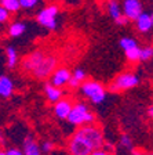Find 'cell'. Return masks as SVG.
Wrapping results in <instances>:
<instances>
[{
	"label": "cell",
	"instance_id": "cell-1",
	"mask_svg": "<svg viewBox=\"0 0 153 155\" xmlns=\"http://www.w3.org/2000/svg\"><path fill=\"white\" fill-rule=\"evenodd\" d=\"M105 143L104 133L101 127L93 125L80 126L75 130L68 141V151L69 155H90L94 150L102 148Z\"/></svg>",
	"mask_w": 153,
	"mask_h": 155
},
{
	"label": "cell",
	"instance_id": "cell-2",
	"mask_svg": "<svg viewBox=\"0 0 153 155\" xmlns=\"http://www.w3.org/2000/svg\"><path fill=\"white\" fill-rule=\"evenodd\" d=\"M21 65L25 72H28L36 79L43 81V79H48L58 67V57L48 50L37 48L35 51L29 53L22 60Z\"/></svg>",
	"mask_w": 153,
	"mask_h": 155
},
{
	"label": "cell",
	"instance_id": "cell-3",
	"mask_svg": "<svg viewBox=\"0 0 153 155\" xmlns=\"http://www.w3.org/2000/svg\"><path fill=\"white\" fill-rule=\"evenodd\" d=\"M66 120L70 126L80 127V126H84V125L95 123L97 116L93 112V110L84 101H76V103H73V107H72Z\"/></svg>",
	"mask_w": 153,
	"mask_h": 155
},
{
	"label": "cell",
	"instance_id": "cell-4",
	"mask_svg": "<svg viewBox=\"0 0 153 155\" xmlns=\"http://www.w3.org/2000/svg\"><path fill=\"white\" fill-rule=\"evenodd\" d=\"M79 91L87 101H90L91 104H95V105H101L108 96V89L101 82L91 81V79H86L80 84Z\"/></svg>",
	"mask_w": 153,
	"mask_h": 155
},
{
	"label": "cell",
	"instance_id": "cell-5",
	"mask_svg": "<svg viewBox=\"0 0 153 155\" xmlns=\"http://www.w3.org/2000/svg\"><path fill=\"white\" fill-rule=\"evenodd\" d=\"M141 79L137 74L134 72H121L109 84V90L113 93H120V91H127L131 90L139 84Z\"/></svg>",
	"mask_w": 153,
	"mask_h": 155
},
{
	"label": "cell",
	"instance_id": "cell-6",
	"mask_svg": "<svg viewBox=\"0 0 153 155\" xmlns=\"http://www.w3.org/2000/svg\"><path fill=\"white\" fill-rule=\"evenodd\" d=\"M58 15L59 8L55 4L43 7L36 15V21L42 28H46L47 31H57L58 29Z\"/></svg>",
	"mask_w": 153,
	"mask_h": 155
},
{
	"label": "cell",
	"instance_id": "cell-7",
	"mask_svg": "<svg viewBox=\"0 0 153 155\" xmlns=\"http://www.w3.org/2000/svg\"><path fill=\"white\" fill-rule=\"evenodd\" d=\"M70 69L68 67H57L54 69V72L50 75V83L54 84V86L59 87V89H64L69 84V81H70Z\"/></svg>",
	"mask_w": 153,
	"mask_h": 155
},
{
	"label": "cell",
	"instance_id": "cell-8",
	"mask_svg": "<svg viewBox=\"0 0 153 155\" xmlns=\"http://www.w3.org/2000/svg\"><path fill=\"white\" fill-rule=\"evenodd\" d=\"M121 11H123V15L128 21H135L138 18V15L144 11V8H142L141 0H123Z\"/></svg>",
	"mask_w": 153,
	"mask_h": 155
},
{
	"label": "cell",
	"instance_id": "cell-9",
	"mask_svg": "<svg viewBox=\"0 0 153 155\" xmlns=\"http://www.w3.org/2000/svg\"><path fill=\"white\" fill-rule=\"evenodd\" d=\"M73 107V101L72 98L68 97H62L59 101H57L55 104H53V114L55 115V118L61 120H66L68 115H69L70 110Z\"/></svg>",
	"mask_w": 153,
	"mask_h": 155
},
{
	"label": "cell",
	"instance_id": "cell-10",
	"mask_svg": "<svg viewBox=\"0 0 153 155\" xmlns=\"http://www.w3.org/2000/svg\"><path fill=\"white\" fill-rule=\"evenodd\" d=\"M106 8H108V14L113 21H115L116 25H127L128 19L123 15V11H121V4L119 3L117 0H109L108 4H106Z\"/></svg>",
	"mask_w": 153,
	"mask_h": 155
},
{
	"label": "cell",
	"instance_id": "cell-11",
	"mask_svg": "<svg viewBox=\"0 0 153 155\" xmlns=\"http://www.w3.org/2000/svg\"><path fill=\"white\" fill-rule=\"evenodd\" d=\"M14 91H15V83H14L13 78L2 74L0 75V98L8 100L14 96Z\"/></svg>",
	"mask_w": 153,
	"mask_h": 155
},
{
	"label": "cell",
	"instance_id": "cell-12",
	"mask_svg": "<svg viewBox=\"0 0 153 155\" xmlns=\"http://www.w3.org/2000/svg\"><path fill=\"white\" fill-rule=\"evenodd\" d=\"M43 93H44L46 98H47L51 104H55L57 101H59L61 98L64 97V90L57 86H54V84H51L50 82L43 86Z\"/></svg>",
	"mask_w": 153,
	"mask_h": 155
},
{
	"label": "cell",
	"instance_id": "cell-13",
	"mask_svg": "<svg viewBox=\"0 0 153 155\" xmlns=\"http://www.w3.org/2000/svg\"><path fill=\"white\" fill-rule=\"evenodd\" d=\"M24 155H43L40 150V143H37L32 136H26L22 141Z\"/></svg>",
	"mask_w": 153,
	"mask_h": 155
},
{
	"label": "cell",
	"instance_id": "cell-14",
	"mask_svg": "<svg viewBox=\"0 0 153 155\" xmlns=\"http://www.w3.org/2000/svg\"><path fill=\"white\" fill-rule=\"evenodd\" d=\"M135 26H137L138 32L141 33H148L152 31L153 22H152V15L148 13H142L138 15V18L135 19Z\"/></svg>",
	"mask_w": 153,
	"mask_h": 155
},
{
	"label": "cell",
	"instance_id": "cell-15",
	"mask_svg": "<svg viewBox=\"0 0 153 155\" xmlns=\"http://www.w3.org/2000/svg\"><path fill=\"white\" fill-rule=\"evenodd\" d=\"M26 31H28V24L25 22V21H14L13 24H10L8 26V36L10 38H21V36H24L26 33Z\"/></svg>",
	"mask_w": 153,
	"mask_h": 155
},
{
	"label": "cell",
	"instance_id": "cell-16",
	"mask_svg": "<svg viewBox=\"0 0 153 155\" xmlns=\"http://www.w3.org/2000/svg\"><path fill=\"white\" fill-rule=\"evenodd\" d=\"M86 79H87L86 71H84L83 68H76V69L72 72V75H70V81H69L68 86H69L70 89H79V86L83 83Z\"/></svg>",
	"mask_w": 153,
	"mask_h": 155
},
{
	"label": "cell",
	"instance_id": "cell-17",
	"mask_svg": "<svg viewBox=\"0 0 153 155\" xmlns=\"http://www.w3.org/2000/svg\"><path fill=\"white\" fill-rule=\"evenodd\" d=\"M19 62V55H18V51L14 46H7L6 47V64H7V68L8 69H14L17 68Z\"/></svg>",
	"mask_w": 153,
	"mask_h": 155
},
{
	"label": "cell",
	"instance_id": "cell-18",
	"mask_svg": "<svg viewBox=\"0 0 153 155\" xmlns=\"http://www.w3.org/2000/svg\"><path fill=\"white\" fill-rule=\"evenodd\" d=\"M119 147L124 151L132 152L134 151V143H132V139H131L128 134H121L120 139H119Z\"/></svg>",
	"mask_w": 153,
	"mask_h": 155
},
{
	"label": "cell",
	"instance_id": "cell-19",
	"mask_svg": "<svg viewBox=\"0 0 153 155\" xmlns=\"http://www.w3.org/2000/svg\"><path fill=\"white\" fill-rule=\"evenodd\" d=\"M0 6L8 11V13H18L21 10L19 0H0Z\"/></svg>",
	"mask_w": 153,
	"mask_h": 155
},
{
	"label": "cell",
	"instance_id": "cell-20",
	"mask_svg": "<svg viewBox=\"0 0 153 155\" xmlns=\"http://www.w3.org/2000/svg\"><path fill=\"white\" fill-rule=\"evenodd\" d=\"M119 46L121 47V50H123V51H126V50H128V48H132V47H137V46H139V43H138L137 39L130 38V36H124V38L120 39Z\"/></svg>",
	"mask_w": 153,
	"mask_h": 155
},
{
	"label": "cell",
	"instance_id": "cell-21",
	"mask_svg": "<svg viewBox=\"0 0 153 155\" xmlns=\"http://www.w3.org/2000/svg\"><path fill=\"white\" fill-rule=\"evenodd\" d=\"M139 53H141V47H139V46H137V47H132V48H128V50H126L124 54H126L127 61H130V62H138V61H139Z\"/></svg>",
	"mask_w": 153,
	"mask_h": 155
},
{
	"label": "cell",
	"instance_id": "cell-22",
	"mask_svg": "<svg viewBox=\"0 0 153 155\" xmlns=\"http://www.w3.org/2000/svg\"><path fill=\"white\" fill-rule=\"evenodd\" d=\"M153 58V47L152 46H145V47H141V53H139V61L145 62L149 61Z\"/></svg>",
	"mask_w": 153,
	"mask_h": 155
},
{
	"label": "cell",
	"instance_id": "cell-23",
	"mask_svg": "<svg viewBox=\"0 0 153 155\" xmlns=\"http://www.w3.org/2000/svg\"><path fill=\"white\" fill-rule=\"evenodd\" d=\"M42 0H19V4H21V10H26V11H30L33 10Z\"/></svg>",
	"mask_w": 153,
	"mask_h": 155
},
{
	"label": "cell",
	"instance_id": "cell-24",
	"mask_svg": "<svg viewBox=\"0 0 153 155\" xmlns=\"http://www.w3.org/2000/svg\"><path fill=\"white\" fill-rule=\"evenodd\" d=\"M54 148H55V145H54V143H53V141L46 140V141L40 143V150H42V154L48 155V154H51V152L54 151Z\"/></svg>",
	"mask_w": 153,
	"mask_h": 155
},
{
	"label": "cell",
	"instance_id": "cell-25",
	"mask_svg": "<svg viewBox=\"0 0 153 155\" xmlns=\"http://www.w3.org/2000/svg\"><path fill=\"white\" fill-rule=\"evenodd\" d=\"M10 18V13L7 11L4 7L0 6V24H6Z\"/></svg>",
	"mask_w": 153,
	"mask_h": 155
},
{
	"label": "cell",
	"instance_id": "cell-26",
	"mask_svg": "<svg viewBox=\"0 0 153 155\" xmlns=\"http://www.w3.org/2000/svg\"><path fill=\"white\" fill-rule=\"evenodd\" d=\"M6 154L7 155H24L22 150L21 148H17V147H10V148L6 150Z\"/></svg>",
	"mask_w": 153,
	"mask_h": 155
},
{
	"label": "cell",
	"instance_id": "cell-27",
	"mask_svg": "<svg viewBox=\"0 0 153 155\" xmlns=\"http://www.w3.org/2000/svg\"><path fill=\"white\" fill-rule=\"evenodd\" d=\"M90 155H112V152L110 151H106L105 148H97V150H94L93 152Z\"/></svg>",
	"mask_w": 153,
	"mask_h": 155
},
{
	"label": "cell",
	"instance_id": "cell-28",
	"mask_svg": "<svg viewBox=\"0 0 153 155\" xmlns=\"http://www.w3.org/2000/svg\"><path fill=\"white\" fill-rule=\"evenodd\" d=\"M148 114H149L150 118H153V104L149 107V110H148Z\"/></svg>",
	"mask_w": 153,
	"mask_h": 155
},
{
	"label": "cell",
	"instance_id": "cell-29",
	"mask_svg": "<svg viewBox=\"0 0 153 155\" xmlns=\"http://www.w3.org/2000/svg\"><path fill=\"white\" fill-rule=\"evenodd\" d=\"M0 155H7L6 154V150H0Z\"/></svg>",
	"mask_w": 153,
	"mask_h": 155
},
{
	"label": "cell",
	"instance_id": "cell-30",
	"mask_svg": "<svg viewBox=\"0 0 153 155\" xmlns=\"http://www.w3.org/2000/svg\"><path fill=\"white\" fill-rule=\"evenodd\" d=\"M150 15H152V22H153V14H150Z\"/></svg>",
	"mask_w": 153,
	"mask_h": 155
}]
</instances>
